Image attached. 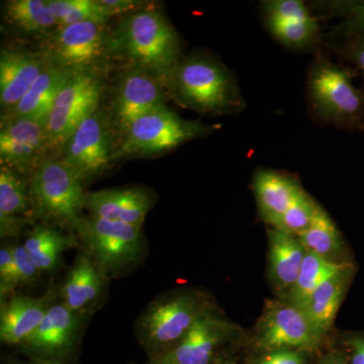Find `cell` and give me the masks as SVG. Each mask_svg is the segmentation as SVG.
Returning a JSON list of instances; mask_svg holds the SVG:
<instances>
[{
	"label": "cell",
	"instance_id": "2",
	"mask_svg": "<svg viewBox=\"0 0 364 364\" xmlns=\"http://www.w3.org/2000/svg\"><path fill=\"white\" fill-rule=\"evenodd\" d=\"M165 80L179 104L200 114H235L245 107L231 72L205 55L179 60Z\"/></svg>",
	"mask_w": 364,
	"mask_h": 364
},
{
	"label": "cell",
	"instance_id": "28",
	"mask_svg": "<svg viewBox=\"0 0 364 364\" xmlns=\"http://www.w3.org/2000/svg\"><path fill=\"white\" fill-rule=\"evenodd\" d=\"M298 238L306 252L316 254L332 262H336L333 257L343 247L338 229L321 207L318 208L312 225L304 233L299 235Z\"/></svg>",
	"mask_w": 364,
	"mask_h": 364
},
{
	"label": "cell",
	"instance_id": "15",
	"mask_svg": "<svg viewBox=\"0 0 364 364\" xmlns=\"http://www.w3.org/2000/svg\"><path fill=\"white\" fill-rule=\"evenodd\" d=\"M162 86L152 74L134 68L124 76L112 105V123L126 134L139 117L165 105Z\"/></svg>",
	"mask_w": 364,
	"mask_h": 364
},
{
	"label": "cell",
	"instance_id": "24",
	"mask_svg": "<svg viewBox=\"0 0 364 364\" xmlns=\"http://www.w3.org/2000/svg\"><path fill=\"white\" fill-rule=\"evenodd\" d=\"M352 272L353 267L350 263H345L341 269L327 277L313 291L303 308L314 325L324 336L334 323Z\"/></svg>",
	"mask_w": 364,
	"mask_h": 364
},
{
	"label": "cell",
	"instance_id": "7",
	"mask_svg": "<svg viewBox=\"0 0 364 364\" xmlns=\"http://www.w3.org/2000/svg\"><path fill=\"white\" fill-rule=\"evenodd\" d=\"M213 131V127L200 122L186 121L170 111L166 105H160L132 124L124 134L114 160L168 152L188 141L208 135Z\"/></svg>",
	"mask_w": 364,
	"mask_h": 364
},
{
	"label": "cell",
	"instance_id": "22",
	"mask_svg": "<svg viewBox=\"0 0 364 364\" xmlns=\"http://www.w3.org/2000/svg\"><path fill=\"white\" fill-rule=\"evenodd\" d=\"M269 272L274 286L289 294L298 279L306 249L298 237L272 228L268 232Z\"/></svg>",
	"mask_w": 364,
	"mask_h": 364
},
{
	"label": "cell",
	"instance_id": "19",
	"mask_svg": "<svg viewBox=\"0 0 364 364\" xmlns=\"http://www.w3.org/2000/svg\"><path fill=\"white\" fill-rule=\"evenodd\" d=\"M43 57L21 50H2L0 54V104L4 114L11 111L45 70Z\"/></svg>",
	"mask_w": 364,
	"mask_h": 364
},
{
	"label": "cell",
	"instance_id": "14",
	"mask_svg": "<svg viewBox=\"0 0 364 364\" xmlns=\"http://www.w3.org/2000/svg\"><path fill=\"white\" fill-rule=\"evenodd\" d=\"M236 327L214 311L202 316L183 339L168 353L151 361L157 364H210L220 345L236 331Z\"/></svg>",
	"mask_w": 364,
	"mask_h": 364
},
{
	"label": "cell",
	"instance_id": "32",
	"mask_svg": "<svg viewBox=\"0 0 364 364\" xmlns=\"http://www.w3.org/2000/svg\"><path fill=\"white\" fill-rule=\"evenodd\" d=\"M328 13L342 20L336 26L337 33L351 39L364 37V0L330 2Z\"/></svg>",
	"mask_w": 364,
	"mask_h": 364
},
{
	"label": "cell",
	"instance_id": "18",
	"mask_svg": "<svg viewBox=\"0 0 364 364\" xmlns=\"http://www.w3.org/2000/svg\"><path fill=\"white\" fill-rule=\"evenodd\" d=\"M107 282L95 261L82 250L59 287L60 301L72 312L86 317L100 305Z\"/></svg>",
	"mask_w": 364,
	"mask_h": 364
},
{
	"label": "cell",
	"instance_id": "20",
	"mask_svg": "<svg viewBox=\"0 0 364 364\" xmlns=\"http://www.w3.org/2000/svg\"><path fill=\"white\" fill-rule=\"evenodd\" d=\"M36 218L30 188L20 174L1 166L0 168V237L18 236Z\"/></svg>",
	"mask_w": 364,
	"mask_h": 364
},
{
	"label": "cell",
	"instance_id": "30",
	"mask_svg": "<svg viewBox=\"0 0 364 364\" xmlns=\"http://www.w3.org/2000/svg\"><path fill=\"white\" fill-rule=\"evenodd\" d=\"M48 4L59 28L82 21L105 25L114 16L100 0H48Z\"/></svg>",
	"mask_w": 364,
	"mask_h": 364
},
{
	"label": "cell",
	"instance_id": "26",
	"mask_svg": "<svg viewBox=\"0 0 364 364\" xmlns=\"http://www.w3.org/2000/svg\"><path fill=\"white\" fill-rule=\"evenodd\" d=\"M7 23L21 32L50 36L59 26L48 0H11L4 6Z\"/></svg>",
	"mask_w": 364,
	"mask_h": 364
},
{
	"label": "cell",
	"instance_id": "37",
	"mask_svg": "<svg viewBox=\"0 0 364 364\" xmlns=\"http://www.w3.org/2000/svg\"><path fill=\"white\" fill-rule=\"evenodd\" d=\"M105 6H107L112 14L124 13L135 9L138 4L133 0H100Z\"/></svg>",
	"mask_w": 364,
	"mask_h": 364
},
{
	"label": "cell",
	"instance_id": "5",
	"mask_svg": "<svg viewBox=\"0 0 364 364\" xmlns=\"http://www.w3.org/2000/svg\"><path fill=\"white\" fill-rule=\"evenodd\" d=\"M314 112L326 123L364 131V92L352 82L350 72L325 59L314 62L306 79Z\"/></svg>",
	"mask_w": 364,
	"mask_h": 364
},
{
	"label": "cell",
	"instance_id": "16",
	"mask_svg": "<svg viewBox=\"0 0 364 364\" xmlns=\"http://www.w3.org/2000/svg\"><path fill=\"white\" fill-rule=\"evenodd\" d=\"M60 291L53 287L41 296L14 294L0 301V340L9 346H21L37 330Z\"/></svg>",
	"mask_w": 364,
	"mask_h": 364
},
{
	"label": "cell",
	"instance_id": "1",
	"mask_svg": "<svg viewBox=\"0 0 364 364\" xmlns=\"http://www.w3.org/2000/svg\"><path fill=\"white\" fill-rule=\"evenodd\" d=\"M152 75L166 79L179 61V39L161 13L142 9L119 23L109 50Z\"/></svg>",
	"mask_w": 364,
	"mask_h": 364
},
{
	"label": "cell",
	"instance_id": "12",
	"mask_svg": "<svg viewBox=\"0 0 364 364\" xmlns=\"http://www.w3.org/2000/svg\"><path fill=\"white\" fill-rule=\"evenodd\" d=\"M85 320L59 299L20 349L31 360L64 364L77 346Z\"/></svg>",
	"mask_w": 364,
	"mask_h": 364
},
{
	"label": "cell",
	"instance_id": "35",
	"mask_svg": "<svg viewBox=\"0 0 364 364\" xmlns=\"http://www.w3.org/2000/svg\"><path fill=\"white\" fill-rule=\"evenodd\" d=\"M301 351L291 349H279V350L268 351L267 354L258 359L256 364H304Z\"/></svg>",
	"mask_w": 364,
	"mask_h": 364
},
{
	"label": "cell",
	"instance_id": "33",
	"mask_svg": "<svg viewBox=\"0 0 364 364\" xmlns=\"http://www.w3.org/2000/svg\"><path fill=\"white\" fill-rule=\"evenodd\" d=\"M18 287L13 246L2 245L0 249V301H6L16 294Z\"/></svg>",
	"mask_w": 364,
	"mask_h": 364
},
{
	"label": "cell",
	"instance_id": "4",
	"mask_svg": "<svg viewBox=\"0 0 364 364\" xmlns=\"http://www.w3.org/2000/svg\"><path fill=\"white\" fill-rule=\"evenodd\" d=\"M74 231L83 250L107 280L133 272L147 252L143 226L139 225L82 215Z\"/></svg>",
	"mask_w": 364,
	"mask_h": 364
},
{
	"label": "cell",
	"instance_id": "25",
	"mask_svg": "<svg viewBox=\"0 0 364 364\" xmlns=\"http://www.w3.org/2000/svg\"><path fill=\"white\" fill-rule=\"evenodd\" d=\"M23 244L42 274L55 272L63 253L79 245L77 238L48 224L36 225Z\"/></svg>",
	"mask_w": 364,
	"mask_h": 364
},
{
	"label": "cell",
	"instance_id": "34",
	"mask_svg": "<svg viewBox=\"0 0 364 364\" xmlns=\"http://www.w3.org/2000/svg\"><path fill=\"white\" fill-rule=\"evenodd\" d=\"M11 246H13L14 260H16V270H18V286H32L37 282L42 273L26 252L23 244H14Z\"/></svg>",
	"mask_w": 364,
	"mask_h": 364
},
{
	"label": "cell",
	"instance_id": "21",
	"mask_svg": "<svg viewBox=\"0 0 364 364\" xmlns=\"http://www.w3.org/2000/svg\"><path fill=\"white\" fill-rule=\"evenodd\" d=\"M254 193L263 221L279 226L296 196L304 191L298 182L273 170H259L254 176Z\"/></svg>",
	"mask_w": 364,
	"mask_h": 364
},
{
	"label": "cell",
	"instance_id": "13",
	"mask_svg": "<svg viewBox=\"0 0 364 364\" xmlns=\"http://www.w3.org/2000/svg\"><path fill=\"white\" fill-rule=\"evenodd\" d=\"M50 148L47 122L33 117H2L0 130L1 166L20 176L32 174Z\"/></svg>",
	"mask_w": 364,
	"mask_h": 364
},
{
	"label": "cell",
	"instance_id": "36",
	"mask_svg": "<svg viewBox=\"0 0 364 364\" xmlns=\"http://www.w3.org/2000/svg\"><path fill=\"white\" fill-rule=\"evenodd\" d=\"M344 55L358 67L364 77V37L352 39Z\"/></svg>",
	"mask_w": 364,
	"mask_h": 364
},
{
	"label": "cell",
	"instance_id": "23",
	"mask_svg": "<svg viewBox=\"0 0 364 364\" xmlns=\"http://www.w3.org/2000/svg\"><path fill=\"white\" fill-rule=\"evenodd\" d=\"M74 73L48 62L25 97L2 117H33L47 122L57 95Z\"/></svg>",
	"mask_w": 364,
	"mask_h": 364
},
{
	"label": "cell",
	"instance_id": "9",
	"mask_svg": "<svg viewBox=\"0 0 364 364\" xmlns=\"http://www.w3.org/2000/svg\"><path fill=\"white\" fill-rule=\"evenodd\" d=\"M258 346L264 350L279 349L314 350L324 338L308 314L291 301H272L260 318Z\"/></svg>",
	"mask_w": 364,
	"mask_h": 364
},
{
	"label": "cell",
	"instance_id": "10",
	"mask_svg": "<svg viewBox=\"0 0 364 364\" xmlns=\"http://www.w3.org/2000/svg\"><path fill=\"white\" fill-rule=\"evenodd\" d=\"M104 26L82 21L59 28L48 36L46 60L66 70L90 71L109 50Z\"/></svg>",
	"mask_w": 364,
	"mask_h": 364
},
{
	"label": "cell",
	"instance_id": "40",
	"mask_svg": "<svg viewBox=\"0 0 364 364\" xmlns=\"http://www.w3.org/2000/svg\"><path fill=\"white\" fill-rule=\"evenodd\" d=\"M6 364H57V363H46V361L31 360V359H28V361L11 360V361H9V363H7Z\"/></svg>",
	"mask_w": 364,
	"mask_h": 364
},
{
	"label": "cell",
	"instance_id": "3",
	"mask_svg": "<svg viewBox=\"0 0 364 364\" xmlns=\"http://www.w3.org/2000/svg\"><path fill=\"white\" fill-rule=\"evenodd\" d=\"M213 308L205 294L174 291L153 299L136 320L135 334L151 361L171 351Z\"/></svg>",
	"mask_w": 364,
	"mask_h": 364
},
{
	"label": "cell",
	"instance_id": "31",
	"mask_svg": "<svg viewBox=\"0 0 364 364\" xmlns=\"http://www.w3.org/2000/svg\"><path fill=\"white\" fill-rule=\"evenodd\" d=\"M318 207L320 205L314 202L313 198L305 191H301L291 207L287 208L286 214L277 227V229L284 230L287 233L298 237L312 225Z\"/></svg>",
	"mask_w": 364,
	"mask_h": 364
},
{
	"label": "cell",
	"instance_id": "29",
	"mask_svg": "<svg viewBox=\"0 0 364 364\" xmlns=\"http://www.w3.org/2000/svg\"><path fill=\"white\" fill-rule=\"evenodd\" d=\"M265 26L275 40L291 49L301 50L315 44L320 32L317 18H263Z\"/></svg>",
	"mask_w": 364,
	"mask_h": 364
},
{
	"label": "cell",
	"instance_id": "6",
	"mask_svg": "<svg viewBox=\"0 0 364 364\" xmlns=\"http://www.w3.org/2000/svg\"><path fill=\"white\" fill-rule=\"evenodd\" d=\"M85 183L63 159L46 157L28 186L36 218L74 230L85 208Z\"/></svg>",
	"mask_w": 364,
	"mask_h": 364
},
{
	"label": "cell",
	"instance_id": "39",
	"mask_svg": "<svg viewBox=\"0 0 364 364\" xmlns=\"http://www.w3.org/2000/svg\"><path fill=\"white\" fill-rule=\"evenodd\" d=\"M320 364H345V360L337 354H330V355L326 356Z\"/></svg>",
	"mask_w": 364,
	"mask_h": 364
},
{
	"label": "cell",
	"instance_id": "17",
	"mask_svg": "<svg viewBox=\"0 0 364 364\" xmlns=\"http://www.w3.org/2000/svg\"><path fill=\"white\" fill-rule=\"evenodd\" d=\"M155 202L150 189L127 186L86 193L85 208L91 217L143 226Z\"/></svg>",
	"mask_w": 364,
	"mask_h": 364
},
{
	"label": "cell",
	"instance_id": "27",
	"mask_svg": "<svg viewBox=\"0 0 364 364\" xmlns=\"http://www.w3.org/2000/svg\"><path fill=\"white\" fill-rule=\"evenodd\" d=\"M346 262H332L316 254L306 252L293 289L289 291L287 301L304 308L313 291L327 277L338 272Z\"/></svg>",
	"mask_w": 364,
	"mask_h": 364
},
{
	"label": "cell",
	"instance_id": "42",
	"mask_svg": "<svg viewBox=\"0 0 364 364\" xmlns=\"http://www.w3.org/2000/svg\"><path fill=\"white\" fill-rule=\"evenodd\" d=\"M150 364H157V363H150Z\"/></svg>",
	"mask_w": 364,
	"mask_h": 364
},
{
	"label": "cell",
	"instance_id": "8",
	"mask_svg": "<svg viewBox=\"0 0 364 364\" xmlns=\"http://www.w3.org/2000/svg\"><path fill=\"white\" fill-rule=\"evenodd\" d=\"M102 85L92 71H79L63 86L47 121L50 147L62 148L74 130L98 111Z\"/></svg>",
	"mask_w": 364,
	"mask_h": 364
},
{
	"label": "cell",
	"instance_id": "11",
	"mask_svg": "<svg viewBox=\"0 0 364 364\" xmlns=\"http://www.w3.org/2000/svg\"><path fill=\"white\" fill-rule=\"evenodd\" d=\"M64 160L83 181L102 176L114 161L109 121L102 111L85 119L64 143Z\"/></svg>",
	"mask_w": 364,
	"mask_h": 364
},
{
	"label": "cell",
	"instance_id": "41",
	"mask_svg": "<svg viewBox=\"0 0 364 364\" xmlns=\"http://www.w3.org/2000/svg\"><path fill=\"white\" fill-rule=\"evenodd\" d=\"M222 364H231L230 363H222Z\"/></svg>",
	"mask_w": 364,
	"mask_h": 364
},
{
	"label": "cell",
	"instance_id": "38",
	"mask_svg": "<svg viewBox=\"0 0 364 364\" xmlns=\"http://www.w3.org/2000/svg\"><path fill=\"white\" fill-rule=\"evenodd\" d=\"M351 348V364H364V338H353L348 342Z\"/></svg>",
	"mask_w": 364,
	"mask_h": 364
}]
</instances>
